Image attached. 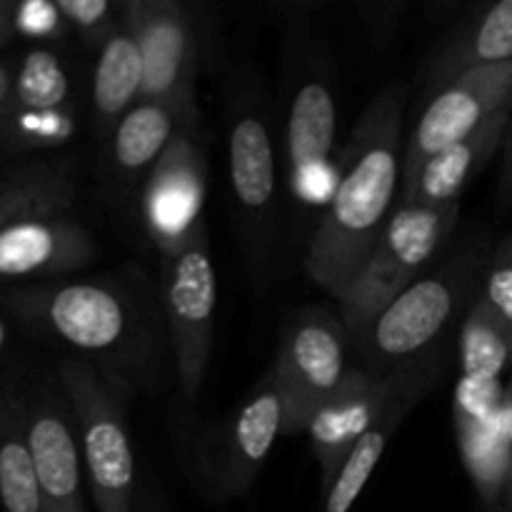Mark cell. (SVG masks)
I'll list each match as a JSON object with an SVG mask.
<instances>
[{"label":"cell","mask_w":512,"mask_h":512,"mask_svg":"<svg viewBox=\"0 0 512 512\" xmlns=\"http://www.w3.org/2000/svg\"><path fill=\"white\" fill-rule=\"evenodd\" d=\"M3 300L20 323L128 388L148 383L163 363V300L143 275L48 280L8 290Z\"/></svg>","instance_id":"6da1fadb"},{"label":"cell","mask_w":512,"mask_h":512,"mask_svg":"<svg viewBox=\"0 0 512 512\" xmlns=\"http://www.w3.org/2000/svg\"><path fill=\"white\" fill-rule=\"evenodd\" d=\"M408 88L393 83L368 105L338 165L333 198L305 253L313 283L333 300L348 293L400 203Z\"/></svg>","instance_id":"7a4b0ae2"},{"label":"cell","mask_w":512,"mask_h":512,"mask_svg":"<svg viewBox=\"0 0 512 512\" xmlns=\"http://www.w3.org/2000/svg\"><path fill=\"white\" fill-rule=\"evenodd\" d=\"M488 258L478 238L440 255L355 340L358 365L380 378L438 370L440 350L478 300Z\"/></svg>","instance_id":"3957f363"},{"label":"cell","mask_w":512,"mask_h":512,"mask_svg":"<svg viewBox=\"0 0 512 512\" xmlns=\"http://www.w3.org/2000/svg\"><path fill=\"white\" fill-rule=\"evenodd\" d=\"M228 185L240 248L250 278L260 285L278 245V145L263 93L238 75L228 98Z\"/></svg>","instance_id":"277c9868"},{"label":"cell","mask_w":512,"mask_h":512,"mask_svg":"<svg viewBox=\"0 0 512 512\" xmlns=\"http://www.w3.org/2000/svg\"><path fill=\"white\" fill-rule=\"evenodd\" d=\"M58 383L73 410L95 508L135 512L138 470L125 418L130 388L78 358L60 360Z\"/></svg>","instance_id":"5b68a950"},{"label":"cell","mask_w":512,"mask_h":512,"mask_svg":"<svg viewBox=\"0 0 512 512\" xmlns=\"http://www.w3.org/2000/svg\"><path fill=\"white\" fill-rule=\"evenodd\" d=\"M458 220L460 203L445 208L398 203L368 263L348 293L338 300L340 320L348 330L350 345L443 255L458 228Z\"/></svg>","instance_id":"8992f818"},{"label":"cell","mask_w":512,"mask_h":512,"mask_svg":"<svg viewBox=\"0 0 512 512\" xmlns=\"http://www.w3.org/2000/svg\"><path fill=\"white\" fill-rule=\"evenodd\" d=\"M208 150H205L200 108L180 118L178 130L160 155L145 183L138 205V223L160 260L178 255L205 225Z\"/></svg>","instance_id":"52a82bcc"},{"label":"cell","mask_w":512,"mask_h":512,"mask_svg":"<svg viewBox=\"0 0 512 512\" xmlns=\"http://www.w3.org/2000/svg\"><path fill=\"white\" fill-rule=\"evenodd\" d=\"M163 263L160 300L180 393L188 403L200 395L208 375L218 308V275L210 258L208 228L185 250Z\"/></svg>","instance_id":"ba28073f"},{"label":"cell","mask_w":512,"mask_h":512,"mask_svg":"<svg viewBox=\"0 0 512 512\" xmlns=\"http://www.w3.org/2000/svg\"><path fill=\"white\" fill-rule=\"evenodd\" d=\"M350 338L340 315L310 308L295 315L280 338L273 375L285 405L283 435L308 430L313 415L348 373Z\"/></svg>","instance_id":"9c48e42d"},{"label":"cell","mask_w":512,"mask_h":512,"mask_svg":"<svg viewBox=\"0 0 512 512\" xmlns=\"http://www.w3.org/2000/svg\"><path fill=\"white\" fill-rule=\"evenodd\" d=\"M505 108H512V63L470 70L430 95L405 138L400 190L408 188L425 160L468 138Z\"/></svg>","instance_id":"30bf717a"},{"label":"cell","mask_w":512,"mask_h":512,"mask_svg":"<svg viewBox=\"0 0 512 512\" xmlns=\"http://www.w3.org/2000/svg\"><path fill=\"white\" fill-rule=\"evenodd\" d=\"M335 130L338 103L333 85L323 73L308 75L295 88L285 120V183L290 200L303 213H325L333 198L338 180V170H333Z\"/></svg>","instance_id":"8fae6325"},{"label":"cell","mask_w":512,"mask_h":512,"mask_svg":"<svg viewBox=\"0 0 512 512\" xmlns=\"http://www.w3.org/2000/svg\"><path fill=\"white\" fill-rule=\"evenodd\" d=\"M123 20L143 58V98L180 110L198 105V35L180 0H123Z\"/></svg>","instance_id":"7c38bea8"},{"label":"cell","mask_w":512,"mask_h":512,"mask_svg":"<svg viewBox=\"0 0 512 512\" xmlns=\"http://www.w3.org/2000/svg\"><path fill=\"white\" fill-rule=\"evenodd\" d=\"M438 370L400 373L390 378L370 373L363 365H350L340 388L323 403L308 425L310 445L320 470V490L333 485L355 445L373 430L395 398L418 378H435Z\"/></svg>","instance_id":"4fadbf2b"},{"label":"cell","mask_w":512,"mask_h":512,"mask_svg":"<svg viewBox=\"0 0 512 512\" xmlns=\"http://www.w3.org/2000/svg\"><path fill=\"white\" fill-rule=\"evenodd\" d=\"M25 433L48 512H85V465L73 410L60 383L23 393Z\"/></svg>","instance_id":"5bb4252c"},{"label":"cell","mask_w":512,"mask_h":512,"mask_svg":"<svg viewBox=\"0 0 512 512\" xmlns=\"http://www.w3.org/2000/svg\"><path fill=\"white\" fill-rule=\"evenodd\" d=\"M185 113L188 110H180L170 103L143 98L100 145L103 150L100 175L115 213L138 215L145 183L173 140Z\"/></svg>","instance_id":"9a60e30c"},{"label":"cell","mask_w":512,"mask_h":512,"mask_svg":"<svg viewBox=\"0 0 512 512\" xmlns=\"http://www.w3.org/2000/svg\"><path fill=\"white\" fill-rule=\"evenodd\" d=\"M285 428V405L273 375L250 393L220 433L208 460V483L218 500L248 493Z\"/></svg>","instance_id":"2e32d148"},{"label":"cell","mask_w":512,"mask_h":512,"mask_svg":"<svg viewBox=\"0 0 512 512\" xmlns=\"http://www.w3.org/2000/svg\"><path fill=\"white\" fill-rule=\"evenodd\" d=\"M100 243L68 213L15 220L0 228V283L48 280L93 265Z\"/></svg>","instance_id":"e0dca14e"},{"label":"cell","mask_w":512,"mask_h":512,"mask_svg":"<svg viewBox=\"0 0 512 512\" xmlns=\"http://www.w3.org/2000/svg\"><path fill=\"white\" fill-rule=\"evenodd\" d=\"M510 118L512 108L500 110L468 138L448 145L438 155L425 160L408 188L400 190V203L425 205V208H445V205L460 203L470 180L503 150Z\"/></svg>","instance_id":"ac0fdd59"},{"label":"cell","mask_w":512,"mask_h":512,"mask_svg":"<svg viewBox=\"0 0 512 512\" xmlns=\"http://www.w3.org/2000/svg\"><path fill=\"white\" fill-rule=\"evenodd\" d=\"M512 63V0L485 5L463 20L425 60L420 83L428 98L460 75Z\"/></svg>","instance_id":"d6986e66"},{"label":"cell","mask_w":512,"mask_h":512,"mask_svg":"<svg viewBox=\"0 0 512 512\" xmlns=\"http://www.w3.org/2000/svg\"><path fill=\"white\" fill-rule=\"evenodd\" d=\"M143 58L133 30L120 18L118 28L95 50L90 75V125L103 145L120 120L143 100Z\"/></svg>","instance_id":"ffe728a7"},{"label":"cell","mask_w":512,"mask_h":512,"mask_svg":"<svg viewBox=\"0 0 512 512\" xmlns=\"http://www.w3.org/2000/svg\"><path fill=\"white\" fill-rule=\"evenodd\" d=\"M78 185V165L65 155L0 168V228L15 220L68 213Z\"/></svg>","instance_id":"44dd1931"},{"label":"cell","mask_w":512,"mask_h":512,"mask_svg":"<svg viewBox=\"0 0 512 512\" xmlns=\"http://www.w3.org/2000/svg\"><path fill=\"white\" fill-rule=\"evenodd\" d=\"M435 383V378H418L398 395V398L390 403V408L385 410L383 418L373 425L368 435L360 440L353 448V453L348 455V460L343 463V468L335 475L333 485L325 490L323 495V512H350L353 505L358 503L360 493L365 490V485L373 478L375 468L383 460L385 448H388L390 438H393L395 430L400 428V423L405 420V415L410 413L415 403L428 393L430 385Z\"/></svg>","instance_id":"7402d4cb"},{"label":"cell","mask_w":512,"mask_h":512,"mask_svg":"<svg viewBox=\"0 0 512 512\" xmlns=\"http://www.w3.org/2000/svg\"><path fill=\"white\" fill-rule=\"evenodd\" d=\"M0 508L48 512L25 433V398L5 385H0Z\"/></svg>","instance_id":"603a6c76"},{"label":"cell","mask_w":512,"mask_h":512,"mask_svg":"<svg viewBox=\"0 0 512 512\" xmlns=\"http://www.w3.org/2000/svg\"><path fill=\"white\" fill-rule=\"evenodd\" d=\"M463 385L500 390V375L512 365V325L478 295L458 330Z\"/></svg>","instance_id":"cb8c5ba5"},{"label":"cell","mask_w":512,"mask_h":512,"mask_svg":"<svg viewBox=\"0 0 512 512\" xmlns=\"http://www.w3.org/2000/svg\"><path fill=\"white\" fill-rule=\"evenodd\" d=\"M8 108L63 110L75 108L73 75L53 48H33L18 60Z\"/></svg>","instance_id":"d4e9b609"},{"label":"cell","mask_w":512,"mask_h":512,"mask_svg":"<svg viewBox=\"0 0 512 512\" xmlns=\"http://www.w3.org/2000/svg\"><path fill=\"white\" fill-rule=\"evenodd\" d=\"M75 133H78V108H5L0 115V143L10 153H50L68 145Z\"/></svg>","instance_id":"484cf974"},{"label":"cell","mask_w":512,"mask_h":512,"mask_svg":"<svg viewBox=\"0 0 512 512\" xmlns=\"http://www.w3.org/2000/svg\"><path fill=\"white\" fill-rule=\"evenodd\" d=\"M55 5L63 15L68 33L78 35L80 43L95 50L108 40L123 18V0H55Z\"/></svg>","instance_id":"4316f807"},{"label":"cell","mask_w":512,"mask_h":512,"mask_svg":"<svg viewBox=\"0 0 512 512\" xmlns=\"http://www.w3.org/2000/svg\"><path fill=\"white\" fill-rule=\"evenodd\" d=\"M480 298L512 325V233L505 235L490 253Z\"/></svg>","instance_id":"83f0119b"},{"label":"cell","mask_w":512,"mask_h":512,"mask_svg":"<svg viewBox=\"0 0 512 512\" xmlns=\"http://www.w3.org/2000/svg\"><path fill=\"white\" fill-rule=\"evenodd\" d=\"M13 33L28 40H60L68 28L55 0H25L13 8Z\"/></svg>","instance_id":"f1b7e54d"},{"label":"cell","mask_w":512,"mask_h":512,"mask_svg":"<svg viewBox=\"0 0 512 512\" xmlns=\"http://www.w3.org/2000/svg\"><path fill=\"white\" fill-rule=\"evenodd\" d=\"M498 208L500 213L512 210V118L500 150V175H498Z\"/></svg>","instance_id":"f546056e"},{"label":"cell","mask_w":512,"mask_h":512,"mask_svg":"<svg viewBox=\"0 0 512 512\" xmlns=\"http://www.w3.org/2000/svg\"><path fill=\"white\" fill-rule=\"evenodd\" d=\"M135 512H170L163 493H160V488L153 483V480H145L143 485H138Z\"/></svg>","instance_id":"4dcf8cb0"},{"label":"cell","mask_w":512,"mask_h":512,"mask_svg":"<svg viewBox=\"0 0 512 512\" xmlns=\"http://www.w3.org/2000/svg\"><path fill=\"white\" fill-rule=\"evenodd\" d=\"M15 70H18V63H10V60H0V115H3V110L8 108L10 93H13Z\"/></svg>","instance_id":"1f68e13d"},{"label":"cell","mask_w":512,"mask_h":512,"mask_svg":"<svg viewBox=\"0 0 512 512\" xmlns=\"http://www.w3.org/2000/svg\"><path fill=\"white\" fill-rule=\"evenodd\" d=\"M498 423H500V433L505 435V440L512 445V383L508 385V390L500 398V410H498Z\"/></svg>","instance_id":"d6a6232c"},{"label":"cell","mask_w":512,"mask_h":512,"mask_svg":"<svg viewBox=\"0 0 512 512\" xmlns=\"http://www.w3.org/2000/svg\"><path fill=\"white\" fill-rule=\"evenodd\" d=\"M13 3L8 0H0V48L8 43V38L13 35Z\"/></svg>","instance_id":"836d02e7"},{"label":"cell","mask_w":512,"mask_h":512,"mask_svg":"<svg viewBox=\"0 0 512 512\" xmlns=\"http://www.w3.org/2000/svg\"><path fill=\"white\" fill-rule=\"evenodd\" d=\"M505 498H508V512H512V465H510L508 483H505Z\"/></svg>","instance_id":"e575fe53"},{"label":"cell","mask_w":512,"mask_h":512,"mask_svg":"<svg viewBox=\"0 0 512 512\" xmlns=\"http://www.w3.org/2000/svg\"><path fill=\"white\" fill-rule=\"evenodd\" d=\"M3 335H5V330H3V323H0V345H3Z\"/></svg>","instance_id":"d590c367"}]
</instances>
